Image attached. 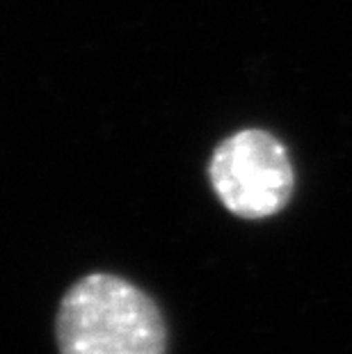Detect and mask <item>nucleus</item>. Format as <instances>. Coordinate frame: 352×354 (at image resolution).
Returning <instances> with one entry per match:
<instances>
[{
  "instance_id": "1",
  "label": "nucleus",
  "mask_w": 352,
  "mask_h": 354,
  "mask_svg": "<svg viewBox=\"0 0 352 354\" xmlns=\"http://www.w3.org/2000/svg\"><path fill=\"white\" fill-rule=\"evenodd\" d=\"M59 354H165L160 308L124 277L94 272L66 290L57 313Z\"/></svg>"
},
{
  "instance_id": "2",
  "label": "nucleus",
  "mask_w": 352,
  "mask_h": 354,
  "mask_svg": "<svg viewBox=\"0 0 352 354\" xmlns=\"http://www.w3.org/2000/svg\"><path fill=\"white\" fill-rule=\"evenodd\" d=\"M208 178L222 206L243 220L277 215L295 187L288 149L263 128H243L224 138L208 162Z\"/></svg>"
}]
</instances>
